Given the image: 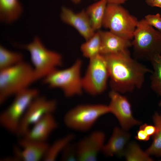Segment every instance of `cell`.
<instances>
[{
    "mask_svg": "<svg viewBox=\"0 0 161 161\" xmlns=\"http://www.w3.org/2000/svg\"><path fill=\"white\" fill-rule=\"evenodd\" d=\"M103 56L108 70L110 86L112 90L120 93L140 88L145 75L152 72L132 58L129 52Z\"/></svg>",
    "mask_w": 161,
    "mask_h": 161,
    "instance_id": "cell-1",
    "label": "cell"
},
{
    "mask_svg": "<svg viewBox=\"0 0 161 161\" xmlns=\"http://www.w3.org/2000/svg\"><path fill=\"white\" fill-rule=\"evenodd\" d=\"M37 80L33 67L23 61L0 70V104Z\"/></svg>",
    "mask_w": 161,
    "mask_h": 161,
    "instance_id": "cell-2",
    "label": "cell"
},
{
    "mask_svg": "<svg viewBox=\"0 0 161 161\" xmlns=\"http://www.w3.org/2000/svg\"><path fill=\"white\" fill-rule=\"evenodd\" d=\"M82 61L77 59L70 67L64 69H57L43 79V83L52 89L61 90L65 96L70 97L82 94L81 69Z\"/></svg>",
    "mask_w": 161,
    "mask_h": 161,
    "instance_id": "cell-3",
    "label": "cell"
},
{
    "mask_svg": "<svg viewBox=\"0 0 161 161\" xmlns=\"http://www.w3.org/2000/svg\"><path fill=\"white\" fill-rule=\"evenodd\" d=\"M19 47L29 52L38 80L43 79L63 64L61 55L47 49L38 37H35L31 42Z\"/></svg>",
    "mask_w": 161,
    "mask_h": 161,
    "instance_id": "cell-4",
    "label": "cell"
},
{
    "mask_svg": "<svg viewBox=\"0 0 161 161\" xmlns=\"http://www.w3.org/2000/svg\"><path fill=\"white\" fill-rule=\"evenodd\" d=\"M131 46L137 57L151 61L161 54V32L148 24L144 18L139 20Z\"/></svg>",
    "mask_w": 161,
    "mask_h": 161,
    "instance_id": "cell-5",
    "label": "cell"
},
{
    "mask_svg": "<svg viewBox=\"0 0 161 161\" xmlns=\"http://www.w3.org/2000/svg\"><path fill=\"white\" fill-rule=\"evenodd\" d=\"M109 113L108 105L102 104H82L69 110L64 121L69 128L78 131L89 130L102 116Z\"/></svg>",
    "mask_w": 161,
    "mask_h": 161,
    "instance_id": "cell-6",
    "label": "cell"
},
{
    "mask_svg": "<svg viewBox=\"0 0 161 161\" xmlns=\"http://www.w3.org/2000/svg\"><path fill=\"white\" fill-rule=\"evenodd\" d=\"M39 95L36 88H28L14 95L11 104L0 115V123L10 132L17 134L22 120L32 101Z\"/></svg>",
    "mask_w": 161,
    "mask_h": 161,
    "instance_id": "cell-7",
    "label": "cell"
},
{
    "mask_svg": "<svg viewBox=\"0 0 161 161\" xmlns=\"http://www.w3.org/2000/svg\"><path fill=\"white\" fill-rule=\"evenodd\" d=\"M139 21L121 5L107 4L102 26L111 32L131 40Z\"/></svg>",
    "mask_w": 161,
    "mask_h": 161,
    "instance_id": "cell-8",
    "label": "cell"
},
{
    "mask_svg": "<svg viewBox=\"0 0 161 161\" xmlns=\"http://www.w3.org/2000/svg\"><path fill=\"white\" fill-rule=\"evenodd\" d=\"M86 70L82 77L83 90L92 96L104 92L109 78L108 70L104 56L99 54L89 59Z\"/></svg>",
    "mask_w": 161,
    "mask_h": 161,
    "instance_id": "cell-9",
    "label": "cell"
},
{
    "mask_svg": "<svg viewBox=\"0 0 161 161\" xmlns=\"http://www.w3.org/2000/svg\"><path fill=\"white\" fill-rule=\"evenodd\" d=\"M57 103L39 95L31 102L21 122L17 134L23 136L33 124L44 116L53 114L56 110Z\"/></svg>",
    "mask_w": 161,
    "mask_h": 161,
    "instance_id": "cell-10",
    "label": "cell"
},
{
    "mask_svg": "<svg viewBox=\"0 0 161 161\" xmlns=\"http://www.w3.org/2000/svg\"><path fill=\"white\" fill-rule=\"evenodd\" d=\"M109 96V113L116 117L123 129L126 131L141 123L133 117L130 103L126 97L113 90L110 92Z\"/></svg>",
    "mask_w": 161,
    "mask_h": 161,
    "instance_id": "cell-11",
    "label": "cell"
},
{
    "mask_svg": "<svg viewBox=\"0 0 161 161\" xmlns=\"http://www.w3.org/2000/svg\"><path fill=\"white\" fill-rule=\"evenodd\" d=\"M19 147L13 148L12 161H39L43 160L49 145L47 142L31 140L24 137L18 142Z\"/></svg>",
    "mask_w": 161,
    "mask_h": 161,
    "instance_id": "cell-12",
    "label": "cell"
},
{
    "mask_svg": "<svg viewBox=\"0 0 161 161\" xmlns=\"http://www.w3.org/2000/svg\"><path fill=\"white\" fill-rule=\"evenodd\" d=\"M105 138L103 132L96 131L79 141L76 144L78 161L96 160L105 144Z\"/></svg>",
    "mask_w": 161,
    "mask_h": 161,
    "instance_id": "cell-13",
    "label": "cell"
},
{
    "mask_svg": "<svg viewBox=\"0 0 161 161\" xmlns=\"http://www.w3.org/2000/svg\"><path fill=\"white\" fill-rule=\"evenodd\" d=\"M60 17L64 22L76 30L85 40L90 38L95 32L85 10L75 13L68 7H63L61 8Z\"/></svg>",
    "mask_w": 161,
    "mask_h": 161,
    "instance_id": "cell-14",
    "label": "cell"
},
{
    "mask_svg": "<svg viewBox=\"0 0 161 161\" xmlns=\"http://www.w3.org/2000/svg\"><path fill=\"white\" fill-rule=\"evenodd\" d=\"M101 47L100 54L103 55L129 52L131 46L130 40L122 37L111 32L99 31Z\"/></svg>",
    "mask_w": 161,
    "mask_h": 161,
    "instance_id": "cell-15",
    "label": "cell"
},
{
    "mask_svg": "<svg viewBox=\"0 0 161 161\" xmlns=\"http://www.w3.org/2000/svg\"><path fill=\"white\" fill-rule=\"evenodd\" d=\"M32 126L23 137L35 141L46 142L51 133L57 128L58 123L53 114H49Z\"/></svg>",
    "mask_w": 161,
    "mask_h": 161,
    "instance_id": "cell-16",
    "label": "cell"
},
{
    "mask_svg": "<svg viewBox=\"0 0 161 161\" xmlns=\"http://www.w3.org/2000/svg\"><path fill=\"white\" fill-rule=\"evenodd\" d=\"M130 134L122 129L116 127L108 141L105 144L102 152L107 156H124L125 148Z\"/></svg>",
    "mask_w": 161,
    "mask_h": 161,
    "instance_id": "cell-17",
    "label": "cell"
},
{
    "mask_svg": "<svg viewBox=\"0 0 161 161\" xmlns=\"http://www.w3.org/2000/svg\"><path fill=\"white\" fill-rule=\"evenodd\" d=\"M23 12L19 0H0V19L4 23H10L17 20Z\"/></svg>",
    "mask_w": 161,
    "mask_h": 161,
    "instance_id": "cell-18",
    "label": "cell"
},
{
    "mask_svg": "<svg viewBox=\"0 0 161 161\" xmlns=\"http://www.w3.org/2000/svg\"><path fill=\"white\" fill-rule=\"evenodd\" d=\"M107 4L105 0H98L89 6L85 10L95 31L102 26Z\"/></svg>",
    "mask_w": 161,
    "mask_h": 161,
    "instance_id": "cell-19",
    "label": "cell"
},
{
    "mask_svg": "<svg viewBox=\"0 0 161 161\" xmlns=\"http://www.w3.org/2000/svg\"><path fill=\"white\" fill-rule=\"evenodd\" d=\"M74 138L72 134H69L54 142L51 145H49L47 153L43 160L54 161L66 146Z\"/></svg>",
    "mask_w": 161,
    "mask_h": 161,
    "instance_id": "cell-20",
    "label": "cell"
},
{
    "mask_svg": "<svg viewBox=\"0 0 161 161\" xmlns=\"http://www.w3.org/2000/svg\"><path fill=\"white\" fill-rule=\"evenodd\" d=\"M100 47L101 39L98 31L81 44L80 50L83 56L90 59L100 54Z\"/></svg>",
    "mask_w": 161,
    "mask_h": 161,
    "instance_id": "cell-21",
    "label": "cell"
},
{
    "mask_svg": "<svg viewBox=\"0 0 161 161\" xmlns=\"http://www.w3.org/2000/svg\"><path fill=\"white\" fill-rule=\"evenodd\" d=\"M23 55L0 46V70L9 68L23 61Z\"/></svg>",
    "mask_w": 161,
    "mask_h": 161,
    "instance_id": "cell-22",
    "label": "cell"
},
{
    "mask_svg": "<svg viewBox=\"0 0 161 161\" xmlns=\"http://www.w3.org/2000/svg\"><path fill=\"white\" fill-rule=\"evenodd\" d=\"M150 61L153 68L150 77L151 87L160 97L159 105L161 106V55H156Z\"/></svg>",
    "mask_w": 161,
    "mask_h": 161,
    "instance_id": "cell-23",
    "label": "cell"
},
{
    "mask_svg": "<svg viewBox=\"0 0 161 161\" xmlns=\"http://www.w3.org/2000/svg\"><path fill=\"white\" fill-rule=\"evenodd\" d=\"M153 120L157 129L155 134L153 136V142L146 151L149 155L161 156V115L156 112L153 116Z\"/></svg>",
    "mask_w": 161,
    "mask_h": 161,
    "instance_id": "cell-24",
    "label": "cell"
},
{
    "mask_svg": "<svg viewBox=\"0 0 161 161\" xmlns=\"http://www.w3.org/2000/svg\"><path fill=\"white\" fill-rule=\"evenodd\" d=\"M124 156L127 161H152L149 155L143 151L136 143H130L126 148Z\"/></svg>",
    "mask_w": 161,
    "mask_h": 161,
    "instance_id": "cell-25",
    "label": "cell"
},
{
    "mask_svg": "<svg viewBox=\"0 0 161 161\" xmlns=\"http://www.w3.org/2000/svg\"><path fill=\"white\" fill-rule=\"evenodd\" d=\"M61 160L62 161H78V153L76 144H68L61 154Z\"/></svg>",
    "mask_w": 161,
    "mask_h": 161,
    "instance_id": "cell-26",
    "label": "cell"
},
{
    "mask_svg": "<svg viewBox=\"0 0 161 161\" xmlns=\"http://www.w3.org/2000/svg\"><path fill=\"white\" fill-rule=\"evenodd\" d=\"M144 19L148 24L161 32V16L160 14H148L145 16Z\"/></svg>",
    "mask_w": 161,
    "mask_h": 161,
    "instance_id": "cell-27",
    "label": "cell"
},
{
    "mask_svg": "<svg viewBox=\"0 0 161 161\" xmlns=\"http://www.w3.org/2000/svg\"><path fill=\"white\" fill-rule=\"evenodd\" d=\"M144 129L147 134L150 137L153 136L156 133L157 129L156 126L146 124H144L140 126Z\"/></svg>",
    "mask_w": 161,
    "mask_h": 161,
    "instance_id": "cell-28",
    "label": "cell"
},
{
    "mask_svg": "<svg viewBox=\"0 0 161 161\" xmlns=\"http://www.w3.org/2000/svg\"><path fill=\"white\" fill-rule=\"evenodd\" d=\"M150 137L145 133L143 128L140 126L135 136V138L140 141H148Z\"/></svg>",
    "mask_w": 161,
    "mask_h": 161,
    "instance_id": "cell-29",
    "label": "cell"
},
{
    "mask_svg": "<svg viewBox=\"0 0 161 161\" xmlns=\"http://www.w3.org/2000/svg\"><path fill=\"white\" fill-rule=\"evenodd\" d=\"M107 4L121 5L125 3L128 0H105Z\"/></svg>",
    "mask_w": 161,
    "mask_h": 161,
    "instance_id": "cell-30",
    "label": "cell"
},
{
    "mask_svg": "<svg viewBox=\"0 0 161 161\" xmlns=\"http://www.w3.org/2000/svg\"><path fill=\"white\" fill-rule=\"evenodd\" d=\"M150 6L161 8V0H153Z\"/></svg>",
    "mask_w": 161,
    "mask_h": 161,
    "instance_id": "cell-31",
    "label": "cell"
},
{
    "mask_svg": "<svg viewBox=\"0 0 161 161\" xmlns=\"http://www.w3.org/2000/svg\"><path fill=\"white\" fill-rule=\"evenodd\" d=\"M72 3L75 4H78L80 3L82 0H70Z\"/></svg>",
    "mask_w": 161,
    "mask_h": 161,
    "instance_id": "cell-32",
    "label": "cell"
},
{
    "mask_svg": "<svg viewBox=\"0 0 161 161\" xmlns=\"http://www.w3.org/2000/svg\"><path fill=\"white\" fill-rule=\"evenodd\" d=\"M153 0H145L146 3L149 6H151Z\"/></svg>",
    "mask_w": 161,
    "mask_h": 161,
    "instance_id": "cell-33",
    "label": "cell"
}]
</instances>
